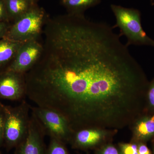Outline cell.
I'll return each mask as SVG.
<instances>
[{"mask_svg":"<svg viewBox=\"0 0 154 154\" xmlns=\"http://www.w3.org/2000/svg\"><path fill=\"white\" fill-rule=\"evenodd\" d=\"M43 50L39 39L23 42L19 48L14 61L7 70L25 73L36 64Z\"/></svg>","mask_w":154,"mask_h":154,"instance_id":"cell-6","label":"cell"},{"mask_svg":"<svg viewBox=\"0 0 154 154\" xmlns=\"http://www.w3.org/2000/svg\"><path fill=\"white\" fill-rule=\"evenodd\" d=\"M99 154H121L115 146L111 145L105 146L99 152Z\"/></svg>","mask_w":154,"mask_h":154,"instance_id":"cell-20","label":"cell"},{"mask_svg":"<svg viewBox=\"0 0 154 154\" xmlns=\"http://www.w3.org/2000/svg\"><path fill=\"white\" fill-rule=\"evenodd\" d=\"M11 24L22 17L34 5L30 0H4Z\"/></svg>","mask_w":154,"mask_h":154,"instance_id":"cell-12","label":"cell"},{"mask_svg":"<svg viewBox=\"0 0 154 154\" xmlns=\"http://www.w3.org/2000/svg\"><path fill=\"white\" fill-rule=\"evenodd\" d=\"M146 111L154 114V79L149 83L146 94Z\"/></svg>","mask_w":154,"mask_h":154,"instance_id":"cell-15","label":"cell"},{"mask_svg":"<svg viewBox=\"0 0 154 154\" xmlns=\"http://www.w3.org/2000/svg\"><path fill=\"white\" fill-rule=\"evenodd\" d=\"M30 1L34 4H37V2H38V0H30Z\"/></svg>","mask_w":154,"mask_h":154,"instance_id":"cell-22","label":"cell"},{"mask_svg":"<svg viewBox=\"0 0 154 154\" xmlns=\"http://www.w3.org/2000/svg\"><path fill=\"white\" fill-rule=\"evenodd\" d=\"M0 105H1V103H0ZM5 122V113H4L2 108L1 106V108H0V148L4 143Z\"/></svg>","mask_w":154,"mask_h":154,"instance_id":"cell-17","label":"cell"},{"mask_svg":"<svg viewBox=\"0 0 154 154\" xmlns=\"http://www.w3.org/2000/svg\"><path fill=\"white\" fill-rule=\"evenodd\" d=\"M30 110L31 114L36 118L45 134L63 143L71 140L74 133L66 119L60 113L38 106H30Z\"/></svg>","mask_w":154,"mask_h":154,"instance_id":"cell-5","label":"cell"},{"mask_svg":"<svg viewBox=\"0 0 154 154\" xmlns=\"http://www.w3.org/2000/svg\"><path fill=\"white\" fill-rule=\"evenodd\" d=\"M60 2L67 14L85 15V11L99 5L101 0H60Z\"/></svg>","mask_w":154,"mask_h":154,"instance_id":"cell-13","label":"cell"},{"mask_svg":"<svg viewBox=\"0 0 154 154\" xmlns=\"http://www.w3.org/2000/svg\"><path fill=\"white\" fill-rule=\"evenodd\" d=\"M103 134L102 131L99 130H81L74 133L71 140L78 147L87 148L100 142L103 137Z\"/></svg>","mask_w":154,"mask_h":154,"instance_id":"cell-10","label":"cell"},{"mask_svg":"<svg viewBox=\"0 0 154 154\" xmlns=\"http://www.w3.org/2000/svg\"><path fill=\"white\" fill-rule=\"evenodd\" d=\"M64 144L55 139L51 138L46 154H68Z\"/></svg>","mask_w":154,"mask_h":154,"instance_id":"cell-14","label":"cell"},{"mask_svg":"<svg viewBox=\"0 0 154 154\" xmlns=\"http://www.w3.org/2000/svg\"><path fill=\"white\" fill-rule=\"evenodd\" d=\"M0 22H10L4 0H0Z\"/></svg>","mask_w":154,"mask_h":154,"instance_id":"cell-18","label":"cell"},{"mask_svg":"<svg viewBox=\"0 0 154 154\" xmlns=\"http://www.w3.org/2000/svg\"><path fill=\"white\" fill-rule=\"evenodd\" d=\"M23 43L6 38L0 39V73L8 69Z\"/></svg>","mask_w":154,"mask_h":154,"instance_id":"cell-9","label":"cell"},{"mask_svg":"<svg viewBox=\"0 0 154 154\" xmlns=\"http://www.w3.org/2000/svg\"><path fill=\"white\" fill-rule=\"evenodd\" d=\"M0 103H1V102H0ZM1 105H0V108H1Z\"/></svg>","mask_w":154,"mask_h":154,"instance_id":"cell-23","label":"cell"},{"mask_svg":"<svg viewBox=\"0 0 154 154\" xmlns=\"http://www.w3.org/2000/svg\"><path fill=\"white\" fill-rule=\"evenodd\" d=\"M121 154H138V145L136 143H123L120 145Z\"/></svg>","mask_w":154,"mask_h":154,"instance_id":"cell-16","label":"cell"},{"mask_svg":"<svg viewBox=\"0 0 154 154\" xmlns=\"http://www.w3.org/2000/svg\"><path fill=\"white\" fill-rule=\"evenodd\" d=\"M49 17L45 9L36 4L11 24L5 38L20 42L39 39Z\"/></svg>","mask_w":154,"mask_h":154,"instance_id":"cell-4","label":"cell"},{"mask_svg":"<svg viewBox=\"0 0 154 154\" xmlns=\"http://www.w3.org/2000/svg\"></svg>","mask_w":154,"mask_h":154,"instance_id":"cell-24","label":"cell"},{"mask_svg":"<svg viewBox=\"0 0 154 154\" xmlns=\"http://www.w3.org/2000/svg\"><path fill=\"white\" fill-rule=\"evenodd\" d=\"M25 96V73L11 70L0 73V98L11 101H22Z\"/></svg>","mask_w":154,"mask_h":154,"instance_id":"cell-7","label":"cell"},{"mask_svg":"<svg viewBox=\"0 0 154 154\" xmlns=\"http://www.w3.org/2000/svg\"><path fill=\"white\" fill-rule=\"evenodd\" d=\"M5 116L4 143L8 150L16 148L28 134L30 117V106L25 100L15 107L1 102Z\"/></svg>","mask_w":154,"mask_h":154,"instance_id":"cell-2","label":"cell"},{"mask_svg":"<svg viewBox=\"0 0 154 154\" xmlns=\"http://www.w3.org/2000/svg\"><path fill=\"white\" fill-rule=\"evenodd\" d=\"M45 135L38 122L31 114L28 134L16 148L15 154H46L44 143Z\"/></svg>","mask_w":154,"mask_h":154,"instance_id":"cell-8","label":"cell"},{"mask_svg":"<svg viewBox=\"0 0 154 154\" xmlns=\"http://www.w3.org/2000/svg\"><path fill=\"white\" fill-rule=\"evenodd\" d=\"M11 24L7 22H0V39L5 38Z\"/></svg>","mask_w":154,"mask_h":154,"instance_id":"cell-19","label":"cell"},{"mask_svg":"<svg viewBox=\"0 0 154 154\" xmlns=\"http://www.w3.org/2000/svg\"><path fill=\"white\" fill-rule=\"evenodd\" d=\"M135 123V137L139 143H144L153 137L154 114H144Z\"/></svg>","mask_w":154,"mask_h":154,"instance_id":"cell-11","label":"cell"},{"mask_svg":"<svg viewBox=\"0 0 154 154\" xmlns=\"http://www.w3.org/2000/svg\"><path fill=\"white\" fill-rule=\"evenodd\" d=\"M116 19L115 26L127 39V46L147 45L154 47V40L143 30L141 22V14L137 9L126 8L118 5H110Z\"/></svg>","mask_w":154,"mask_h":154,"instance_id":"cell-3","label":"cell"},{"mask_svg":"<svg viewBox=\"0 0 154 154\" xmlns=\"http://www.w3.org/2000/svg\"><path fill=\"white\" fill-rule=\"evenodd\" d=\"M138 154H152L148 147L144 143H139L138 145Z\"/></svg>","mask_w":154,"mask_h":154,"instance_id":"cell-21","label":"cell"},{"mask_svg":"<svg viewBox=\"0 0 154 154\" xmlns=\"http://www.w3.org/2000/svg\"><path fill=\"white\" fill-rule=\"evenodd\" d=\"M42 35V53L25 74L26 96L60 113L72 129L116 122L148 87L140 66L106 23L67 17L46 25Z\"/></svg>","mask_w":154,"mask_h":154,"instance_id":"cell-1","label":"cell"}]
</instances>
